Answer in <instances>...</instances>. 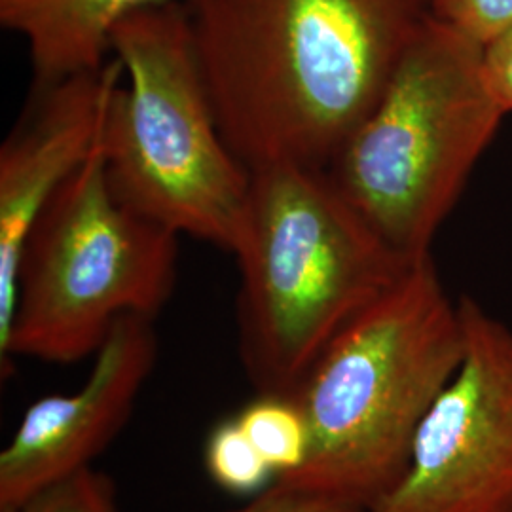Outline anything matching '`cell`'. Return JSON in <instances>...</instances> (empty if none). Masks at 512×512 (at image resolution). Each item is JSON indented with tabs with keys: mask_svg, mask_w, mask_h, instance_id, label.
Returning a JSON list of instances; mask_svg holds the SVG:
<instances>
[{
	"mask_svg": "<svg viewBox=\"0 0 512 512\" xmlns=\"http://www.w3.org/2000/svg\"><path fill=\"white\" fill-rule=\"evenodd\" d=\"M458 304L463 363L399 482L363 512H512V330L471 296Z\"/></svg>",
	"mask_w": 512,
	"mask_h": 512,
	"instance_id": "52a82bcc",
	"label": "cell"
},
{
	"mask_svg": "<svg viewBox=\"0 0 512 512\" xmlns=\"http://www.w3.org/2000/svg\"><path fill=\"white\" fill-rule=\"evenodd\" d=\"M156 359L154 319H118L78 391L42 397L25 410L0 454V507H23L63 478L92 467L128 423Z\"/></svg>",
	"mask_w": 512,
	"mask_h": 512,
	"instance_id": "ba28073f",
	"label": "cell"
},
{
	"mask_svg": "<svg viewBox=\"0 0 512 512\" xmlns=\"http://www.w3.org/2000/svg\"><path fill=\"white\" fill-rule=\"evenodd\" d=\"M505 116L484 82L482 44L431 18L325 171L393 251L418 262Z\"/></svg>",
	"mask_w": 512,
	"mask_h": 512,
	"instance_id": "5b68a950",
	"label": "cell"
},
{
	"mask_svg": "<svg viewBox=\"0 0 512 512\" xmlns=\"http://www.w3.org/2000/svg\"><path fill=\"white\" fill-rule=\"evenodd\" d=\"M184 0H0V25L29 46L37 86L99 71L131 14Z\"/></svg>",
	"mask_w": 512,
	"mask_h": 512,
	"instance_id": "30bf717a",
	"label": "cell"
},
{
	"mask_svg": "<svg viewBox=\"0 0 512 512\" xmlns=\"http://www.w3.org/2000/svg\"><path fill=\"white\" fill-rule=\"evenodd\" d=\"M0 512H23L21 507H0Z\"/></svg>",
	"mask_w": 512,
	"mask_h": 512,
	"instance_id": "e0dca14e",
	"label": "cell"
},
{
	"mask_svg": "<svg viewBox=\"0 0 512 512\" xmlns=\"http://www.w3.org/2000/svg\"><path fill=\"white\" fill-rule=\"evenodd\" d=\"M220 131L249 169H325L433 18L431 0H184Z\"/></svg>",
	"mask_w": 512,
	"mask_h": 512,
	"instance_id": "6da1fadb",
	"label": "cell"
},
{
	"mask_svg": "<svg viewBox=\"0 0 512 512\" xmlns=\"http://www.w3.org/2000/svg\"><path fill=\"white\" fill-rule=\"evenodd\" d=\"M482 74L495 103L512 112V25L482 46Z\"/></svg>",
	"mask_w": 512,
	"mask_h": 512,
	"instance_id": "2e32d148",
	"label": "cell"
},
{
	"mask_svg": "<svg viewBox=\"0 0 512 512\" xmlns=\"http://www.w3.org/2000/svg\"><path fill=\"white\" fill-rule=\"evenodd\" d=\"M431 12L482 46L512 25V0H431Z\"/></svg>",
	"mask_w": 512,
	"mask_h": 512,
	"instance_id": "5bb4252c",
	"label": "cell"
},
{
	"mask_svg": "<svg viewBox=\"0 0 512 512\" xmlns=\"http://www.w3.org/2000/svg\"><path fill=\"white\" fill-rule=\"evenodd\" d=\"M239 357L256 393L291 395L336 334L414 264L393 251L325 169H251L238 241Z\"/></svg>",
	"mask_w": 512,
	"mask_h": 512,
	"instance_id": "3957f363",
	"label": "cell"
},
{
	"mask_svg": "<svg viewBox=\"0 0 512 512\" xmlns=\"http://www.w3.org/2000/svg\"><path fill=\"white\" fill-rule=\"evenodd\" d=\"M122 76V63L112 59L99 71L37 86L35 107L0 147V351L12 332L27 236L57 190L90 158Z\"/></svg>",
	"mask_w": 512,
	"mask_h": 512,
	"instance_id": "9c48e42d",
	"label": "cell"
},
{
	"mask_svg": "<svg viewBox=\"0 0 512 512\" xmlns=\"http://www.w3.org/2000/svg\"><path fill=\"white\" fill-rule=\"evenodd\" d=\"M463 351L459 304L425 256L340 330L296 385L310 454L277 480L368 509L403 476L418 427Z\"/></svg>",
	"mask_w": 512,
	"mask_h": 512,
	"instance_id": "7a4b0ae2",
	"label": "cell"
},
{
	"mask_svg": "<svg viewBox=\"0 0 512 512\" xmlns=\"http://www.w3.org/2000/svg\"><path fill=\"white\" fill-rule=\"evenodd\" d=\"M112 54L126 80L110 92L101 124L110 192L133 213L232 253L251 169L220 131L186 4L120 21Z\"/></svg>",
	"mask_w": 512,
	"mask_h": 512,
	"instance_id": "277c9868",
	"label": "cell"
},
{
	"mask_svg": "<svg viewBox=\"0 0 512 512\" xmlns=\"http://www.w3.org/2000/svg\"><path fill=\"white\" fill-rule=\"evenodd\" d=\"M21 509L23 512H120L114 484L92 467L46 488Z\"/></svg>",
	"mask_w": 512,
	"mask_h": 512,
	"instance_id": "4fadbf2b",
	"label": "cell"
},
{
	"mask_svg": "<svg viewBox=\"0 0 512 512\" xmlns=\"http://www.w3.org/2000/svg\"><path fill=\"white\" fill-rule=\"evenodd\" d=\"M179 238L114 198L97 141L27 236L2 374L10 376L12 357L54 365L92 357L126 315L156 321L177 285Z\"/></svg>",
	"mask_w": 512,
	"mask_h": 512,
	"instance_id": "8992f818",
	"label": "cell"
},
{
	"mask_svg": "<svg viewBox=\"0 0 512 512\" xmlns=\"http://www.w3.org/2000/svg\"><path fill=\"white\" fill-rule=\"evenodd\" d=\"M234 512H363L332 497L313 494L308 490L289 486L275 480L262 494L251 497V501Z\"/></svg>",
	"mask_w": 512,
	"mask_h": 512,
	"instance_id": "9a60e30c",
	"label": "cell"
},
{
	"mask_svg": "<svg viewBox=\"0 0 512 512\" xmlns=\"http://www.w3.org/2000/svg\"><path fill=\"white\" fill-rule=\"evenodd\" d=\"M236 420L277 478L304 467L310 454V427L293 395L256 393Z\"/></svg>",
	"mask_w": 512,
	"mask_h": 512,
	"instance_id": "8fae6325",
	"label": "cell"
},
{
	"mask_svg": "<svg viewBox=\"0 0 512 512\" xmlns=\"http://www.w3.org/2000/svg\"><path fill=\"white\" fill-rule=\"evenodd\" d=\"M203 459L207 475L220 490L239 497L262 494L277 478L236 418L222 421L209 433Z\"/></svg>",
	"mask_w": 512,
	"mask_h": 512,
	"instance_id": "7c38bea8",
	"label": "cell"
}]
</instances>
